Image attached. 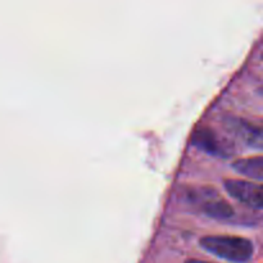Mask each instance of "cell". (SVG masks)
<instances>
[{"label": "cell", "instance_id": "1", "mask_svg": "<svg viewBox=\"0 0 263 263\" xmlns=\"http://www.w3.org/2000/svg\"><path fill=\"white\" fill-rule=\"evenodd\" d=\"M199 246L208 253L235 263L251 261L254 254V246L251 239L239 235H205L199 239Z\"/></svg>", "mask_w": 263, "mask_h": 263}, {"label": "cell", "instance_id": "2", "mask_svg": "<svg viewBox=\"0 0 263 263\" xmlns=\"http://www.w3.org/2000/svg\"><path fill=\"white\" fill-rule=\"evenodd\" d=\"M182 199L199 210L208 217L216 220H230L235 216L233 204L228 202L217 189L210 185L187 186L182 190Z\"/></svg>", "mask_w": 263, "mask_h": 263}, {"label": "cell", "instance_id": "3", "mask_svg": "<svg viewBox=\"0 0 263 263\" xmlns=\"http://www.w3.org/2000/svg\"><path fill=\"white\" fill-rule=\"evenodd\" d=\"M192 144L211 156L228 158L234 153L233 144L217 134V131L213 130L212 127L205 125L195 128L192 135Z\"/></svg>", "mask_w": 263, "mask_h": 263}, {"label": "cell", "instance_id": "4", "mask_svg": "<svg viewBox=\"0 0 263 263\" xmlns=\"http://www.w3.org/2000/svg\"><path fill=\"white\" fill-rule=\"evenodd\" d=\"M226 192L240 203L256 210L262 208V185L241 179H225Z\"/></svg>", "mask_w": 263, "mask_h": 263}, {"label": "cell", "instance_id": "5", "mask_svg": "<svg viewBox=\"0 0 263 263\" xmlns=\"http://www.w3.org/2000/svg\"><path fill=\"white\" fill-rule=\"evenodd\" d=\"M229 128L239 140L244 141L251 148H262V128L259 125H254L244 118L233 117L229 120Z\"/></svg>", "mask_w": 263, "mask_h": 263}, {"label": "cell", "instance_id": "6", "mask_svg": "<svg viewBox=\"0 0 263 263\" xmlns=\"http://www.w3.org/2000/svg\"><path fill=\"white\" fill-rule=\"evenodd\" d=\"M233 168L239 174L246 175L254 180H262V157H246V158H238L233 162Z\"/></svg>", "mask_w": 263, "mask_h": 263}, {"label": "cell", "instance_id": "7", "mask_svg": "<svg viewBox=\"0 0 263 263\" xmlns=\"http://www.w3.org/2000/svg\"><path fill=\"white\" fill-rule=\"evenodd\" d=\"M185 263H213V262H208V261H203V259H197V258H189L185 261Z\"/></svg>", "mask_w": 263, "mask_h": 263}]
</instances>
